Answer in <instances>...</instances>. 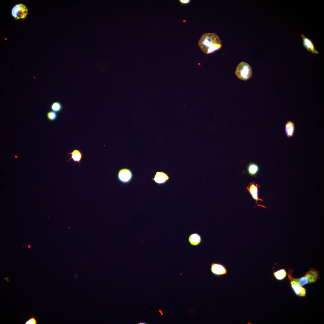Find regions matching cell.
<instances>
[{
  "mask_svg": "<svg viewBox=\"0 0 324 324\" xmlns=\"http://www.w3.org/2000/svg\"><path fill=\"white\" fill-rule=\"evenodd\" d=\"M293 270L289 268L288 275L294 281L302 286L316 282L320 278L319 272L313 268L306 273L305 274L300 278H295L292 275Z\"/></svg>",
  "mask_w": 324,
  "mask_h": 324,
  "instance_id": "obj_1",
  "label": "cell"
},
{
  "mask_svg": "<svg viewBox=\"0 0 324 324\" xmlns=\"http://www.w3.org/2000/svg\"><path fill=\"white\" fill-rule=\"evenodd\" d=\"M219 37L214 32L205 33L199 39L198 45L201 50L206 53L208 48L213 44H222Z\"/></svg>",
  "mask_w": 324,
  "mask_h": 324,
  "instance_id": "obj_2",
  "label": "cell"
},
{
  "mask_svg": "<svg viewBox=\"0 0 324 324\" xmlns=\"http://www.w3.org/2000/svg\"><path fill=\"white\" fill-rule=\"evenodd\" d=\"M235 73L239 79L247 81L252 76V68L248 63L242 62L238 64Z\"/></svg>",
  "mask_w": 324,
  "mask_h": 324,
  "instance_id": "obj_3",
  "label": "cell"
},
{
  "mask_svg": "<svg viewBox=\"0 0 324 324\" xmlns=\"http://www.w3.org/2000/svg\"><path fill=\"white\" fill-rule=\"evenodd\" d=\"M28 9L22 3L15 5L11 10V14L16 20L20 19H24L28 14Z\"/></svg>",
  "mask_w": 324,
  "mask_h": 324,
  "instance_id": "obj_4",
  "label": "cell"
},
{
  "mask_svg": "<svg viewBox=\"0 0 324 324\" xmlns=\"http://www.w3.org/2000/svg\"><path fill=\"white\" fill-rule=\"evenodd\" d=\"M133 174L132 170L127 168L120 169L117 174L118 180L123 184H127L130 182L133 179Z\"/></svg>",
  "mask_w": 324,
  "mask_h": 324,
  "instance_id": "obj_5",
  "label": "cell"
},
{
  "mask_svg": "<svg viewBox=\"0 0 324 324\" xmlns=\"http://www.w3.org/2000/svg\"><path fill=\"white\" fill-rule=\"evenodd\" d=\"M260 186L254 182L250 183L248 186L247 187V190L251 195L252 198L256 201V204L257 206H260L263 208L266 207L262 205H260L258 203V201H263L262 199L259 198V189Z\"/></svg>",
  "mask_w": 324,
  "mask_h": 324,
  "instance_id": "obj_6",
  "label": "cell"
},
{
  "mask_svg": "<svg viewBox=\"0 0 324 324\" xmlns=\"http://www.w3.org/2000/svg\"><path fill=\"white\" fill-rule=\"evenodd\" d=\"M211 273L217 276H222L227 274V270L222 264L213 262L211 263L210 267Z\"/></svg>",
  "mask_w": 324,
  "mask_h": 324,
  "instance_id": "obj_7",
  "label": "cell"
},
{
  "mask_svg": "<svg viewBox=\"0 0 324 324\" xmlns=\"http://www.w3.org/2000/svg\"><path fill=\"white\" fill-rule=\"evenodd\" d=\"M288 276L289 279L290 280V286L295 294L300 297H306V289L293 280L289 276Z\"/></svg>",
  "mask_w": 324,
  "mask_h": 324,
  "instance_id": "obj_8",
  "label": "cell"
},
{
  "mask_svg": "<svg viewBox=\"0 0 324 324\" xmlns=\"http://www.w3.org/2000/svg\"><path fill=\"white\" fill-rule=\"evenodd\" d=\"M170 177L166 172L162 171H157L154 177H152V180L158 185V186L164 184L166 183L170 179Z\"/></svg>",
  "mask_w": 324,
  "mask_h": 324,
  "instance_id": "obj_9",
  "label": "cell"
},
{
  "mask_svg": "<svg viewBox=\"0 0 324 324\" xmlns=\"http://www.w3.org/2000/svg\"><path fill=\"white\" fill-rule=\"evenodd\" d=\"M68 155L70 157L66 160L67 161H69L72 160L74 162V165L75 163H78L79 166H80L83 157V154L81 151L78 149H75L72 152L68 153Z\"/></svg>",
  "mask_w": 324,
  "mask_h": 324,
  "instance_id": "obj_10",
  "label": "cell"
},
{
  "mask_svg": "<svg viewBox=\"0 0 324 324\" xmlns=\"http://www.w3.org/2000/svg\"><path fill=\"white\" fill-rule=\"evenodd\" d=\"M301 36L302 39L303 45L307 51L313 54H318L319 52L316 50L314 44L312 41L303 34H301Z\"/></svg>",
  "mask_w": 324,
  "mask_h": 324,
  "instance_id": "obj_11",
  "label": "cell"
},
{
  "mask_svg": "<svg viewBox=\"0 0 324 324\" xmlns=\"http://www.w3.org/2000/svg\"><path fill=\"white\" fill-rule=\"evenodd\" d=\"M285 131L288 138L292 137L294 134L295 124L290 120L288 121L285 124Z\"/></svg>",
  "mask_w": 324,
  "mask_h": 324,
  "instance_id": "obj_12",
  "label": "cell"
},
{
  "mask_svg": "<svg viewBox=\"0 0 324 324\" xmlns=\"http://www.w3.org/2000/svg\"><path fill=\"white\" fill-rule=\"evenodd\" d=\"M188 239L190 244L193 246H198L201 243L202 241L201 236L197 233L190 234Z\"/></svg>",
  "mask_w": 324,
  "mask_h": 324,
  "instance_id": "obj_13",
  "label": "cell"
},
{
  "mask_svg": "<svg viewBox=\"0 0 324 324\" xmlns=\"http://www.w3.org/2000/svg\"><path fill=\"white\" fill-rule=\"evenodd\" d=\"M259 167L256 163L254 162L249 163L247 167V170L249 175L254 176L256 175L259 171Z\"/></svg>",
  "mask_w": 324,
  "mask_h": 324,
  "instance_id": "obj_14",
  "label": "cell"
},
{
  "mask_svg": "<svg viewBox=\"0 0 324 324\" xmlns=\"http://www.w3.org/2000/svg\"><path fill=\"white\" fill-rule=\"evenodd\" d=\"M273 274L277 280H282L286 278L287 273L284 269H281L274 272L273 273Z\"/></svg>",
  "mask_w": 324,
  "mask_h": 324,
  "instance_id": "obj_15",
  "label": "cell"
},
{
  "mask_svg": "<svg viewBox=\"0 0 324 324\" xmlns=\"http://www.w3.org/2000/svg\"><path fill=\"white\" fill-rule=\"evenodd\" d=\"M51 110L56 113L60 112L62 110L63 106L62 103L58 101L53 102L50 106Z\"/></svg>",
  "mask_w": 324,
  "mask_h": 324,
  "instance_id": "obj_16",
  "label": "cell"
},
{
  "mask_svg": "<svg viewBox=\"0 0 324 324\" xmlns=\"http://www.w3.org/2000/svg\"><path fill=\"white\" fill-rule=\"evenodd\" d=\"M222 46V44L218 43L213 44L208 48L206 54H210L220 49Z\"/></svg>",
  "mask_w": 324,
  "mask_h": 324,
  "instance_id": "obj_17",
  "label": "cell"
},
{
  "mask_svg": "<svg viewBox=\"0 0 324 324\" xmlns=\"http://www.w3.org/2000/svg\"><path fill=\"white\" fill-rule=\"evenodd\" d=\"M46 117L49 121L53 122L57 118L58 115L56 112L52 111H50L46 113Z\"/></svg>",
  "mask_w": 324,
  "mask_h": 324,
  "instance_id": "obj_18",
  "label": "cell"
},
{
  "mask_svg": "<svg viewBox=\"0 0 324 324\" xmlns=\"http://www.w3.org/2000/svg\"><path fill=\"white\" fill-rule=\"evenodd\" d=\"M38 320L33 315H32L28 319L25 323V324H37Z\"/></svg>",
  "mask_w": 324,
  "mask_h": 324,
  "instance_id": "obj_19",
  "label": "cell"
},
{
  "mask_svg": "<svg viewBox=\"0 0 324 324\" xmlns=\"http://www.w3.org/2000/svg\"><path fill=\"white\" fill-rule=\"evenodd\" d=\"M180 2L183 4H188L190 2V0H180Z\"/></svg>",
  "mask_w": 324,
  "mask_h": 324,
  "instance_id": "obj_20",
  "label": "cell"
},
{
  "mask_svg": "<svg viewBox=\"0 0 324 324\" xmlns=\"http://www.w3.org/2000/svg\"><path fill=\"white\" fill-rule=\"evenodd\" d=\"M138 324H148V323L147 322H140L137 323Z\"/></svg>",
  "mask_w": 324,
  "mask_h": 324,
  "instance_id": "obj_21",
  "label": "cell"
},
{
  "mask_svg": "<svg viewBox=\"0 0 324 324\" xmlns=\"http://www.w3.org/2000/svg\"><path fill=\"white\" fill-rule=\"evenodd\" d=\"M159 311L161 313V315H162L163 314V313L162 311L161 310H159Z\"/></svg>",
  "mask_w": 324,
  "mask_h": 324,
  "instance_id": "obj_22",
  "label": "cell"
},
{
  "mask_svg": "<svg viewBox=\"0 0 324 324\" xmlns=\"http://www.w3.org/2000/svg\"><path fill=\"white\" fill-rule=\"evenodd\" d=\"M30 247H30V245H28V247L29 248H30Z\"/></svg>",
  "mask_w": 324,
  "mask_h": 324,
  "instance_id": "obj_23",
  "label": "cell"
}]
</instances>
